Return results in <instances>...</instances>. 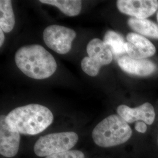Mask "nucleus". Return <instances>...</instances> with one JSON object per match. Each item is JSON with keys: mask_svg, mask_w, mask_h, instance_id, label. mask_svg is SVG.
I'll use <instances>...</instances> for the list:
<instances>
[{"mask_svg": "<svg viewBox=\"0 0 158 158\" xmlns=\"http://www.w3.org/2000/svg\"><path fill=\"white\" fill-rule=\"evenodd\" d=\"M127 42L125 48L128 56L135 59H145L152 56L156 52V48L152 43L139 34L131 32L127 35Z\"/></svg>", "mask_w": 158, "mask_h": 158, "instance_id": "obj_9", "label": "nucleus"}, {"mask_svg": "<svg viewBox=\"0 0 158 158\" xmlns=\"http://www.w3.org/2000/svg\"><path fill=\"white\" fill-rule=\"evenodd\" d=\"M89 56L85 57L81 61V68L90 76H96L102 66L112 62L113 53L103 40L94 38L91 40L87 46Z\"/></svg>", "mask_w": 158, "mask_h": 158, "instance_id": "obj_5", "label": "nucleus"}, {"mask_svg": "<svg viewBox=\"0 0 158 158\" xmlns=\"http://www.w3.org/2000/svg\"><path fill=\"white\" fill-rule=\"evenodd\" d=\"M135 128L138 132L143 134L147 131V124H145L143 121H138L136 123L135 125Z\"/></svg>", "mask_w": 158, "mask_h": 158, "instance_id": "obj_17", "label": "nucleus"}, {"mask_svg": "<svg viewBox=\"0 0 158 158\" xmlns=\"http://www.w3.org/2000/svg\"><path fill=\"white\" fill-rule=\"evenodd\" d=\"M76 36V33L73 29L57 25H50L44 31V40L46 45L61 55L70 51Z\"/></svg>", "mask_w": 158, "mask_h": 158, "instance_id": "obj_6", "label": "nucleus"}, {"mask_svg": "<svg viewBox=\"0 0 158 158\" xmlns=\"http://www.w3.org/2000/svg\"><path fill=\"white\" fill-rule=\"evenodd\" d=\"M15 19L10 0L0 1V28L6 33L10 32L15 26Z\"/></svg>", "mask_w": 158, "mask_h": 158, "instance_id": "obj_13", "label": "nucleus"}, {"mask_svg": "<svg viewBox=\"0 0 158 158\" xmlns=\"http://www.w3.org/2000/svg\"><path fill=\"white\" fill-rule=\"evenodd\" d=\"M130 28L142 35L158 40V26L147 19H138L131 17L128 21Z\"/></svg>", "mask_w": 158, "mask_h": 158, "instance_id": "obj_12", "label": "nucleus"}, {"mask_svg": "<svg viewBox=\"0 0 158 158\" xmlns=\"http://www.w3.org/2000/svg\"><path fill=\"white\" fill-rule=\"evenodd\" d=\"M119 66L127 73L139 76H147L153 73L156 66L148 59H135L124 56L118 60Z\"/></svg>", "mask_w": 158, "mask_h": 158, "instance_id": "obj_11", "label": "nucleus"}, {"mask_svg": "<svg viewBox=\"0 0 158 158\" xmlns=\"http://www.w3.org/2000/svg\"><path fill=\"white\" fill-rule=\"evenodd\" d=\"M78 141V135L74 132H63L40 137L34 145V152L40 157L65 152L72 149Z\"/></svg>", "mask_w": 158, "mask_h": 158, "instance_id": "obj_4", "label": "nucleus"}, {"mask_svg": "<svg viewBox=\"0 0 158 158\" xmlns=\"http://www.w3.org/2000/svg\"><path fill=\"white\" fill-rule=\"evenodd\" d=\"M157 20H158V14H157Z\"/></svg>", "mask_w": 158, "mask_h": 158, "instance_id": "obj_19", "label": "nucleus"}, {"mask_svg": "<svg viewBox=\"0 0 158 158\" xmlns=\"http://www.w3.org/2000/svg\"></svg>", "mask_w": 158, "mask_h": 158, "instance_id": "obj_20", "label": "nucleus"}, {"mask_svg": "<svg viewBox=\"0 0 158 158\" xmlns=\"http://www.w3.org/2000/svg\"><path fill=\"white\" fill-rule=\"evenodd\" d=\"M117 111L121 118L128 124L142 121L148 125L152 124L155 118L152 105L145 102L137 107L130 108L126 105L119 106Z\"/></svg>", "mask_w": 158, "mask_h": 158, "instance_id": "obj_10", "label": "nucleus"}, {"mask_svg": "<svg viewBox=\"0 0 158 158\" xmlns=\"http://www.w3.org/2000/svg\"><path fill=\"white\" fill-rule=\"evenodd\" d=\"M15 60L19 70L32 79H47L56 70L55 58L40 45L21 47L16 52Z\"/></svg>", "mask_w": 158, "mask_h": 158, "instance_id": "obj_2", "label": "nucleus"}, {"mask_svg": "<svg viewBox=\"0 0 158 158\" xmlns=\"http://www.w3.org/2000/svg\"><path fill=\"white\" fill-rule=\"evenodd\" d=\"M132 134V130L124 119L113 114L96 125L92 132V138L98 146L109 148L124 143Z\"/></svg>", "mask_w": 158, "mask_h": 158, "instance_id": "obj_3", "label": "nucleus"}, {"mask_svg": "<svg viewBox=\"0 0 158 158\" xmlns=\"http://www.w3.org/2000/svg\"><path fill=\"white\" fill-rule=\"evenodd\" d=\"M0 37H1V39H0V46L2 45L3 43H4V41L5 40V36H4V31L0 28Z\"/></svg>", "mask_w": 158, "mask_h": 158, "instance_id": "obj_18", "label": "nucleus"}, {"mask_svg": "<svg viewBox=\"0 0 158 158\" xmlns=\"http://www.w3.org/2000/svg\"><path fill=\"white\" fill-rule=\"evenodd\" d=\"M20 143V134L9 125L6 116L0 117V153L1 155L11 158L17 154Z\"/></svg>", "mask_w": 158, "mask_h": 158, "instance_id": "obj_8", "label": "nucleus"}, {"mask_svg": "<svg viewBox=\"0 0 158 158\" xmlns=\"http://www.w3.org/2000/svg\"><path fill=\"white\" fill-rule=\"evenodd\" d=\"M103 41L116 56L123 55L126 52L123 37L114 31H107L104 35Z\"/></svg>", "mask_w": 158, "mask_h": 158, "instance_id": "obj_15", "label": "nucleus"}, {"mask_svg": "<svg viewBox=\"0 0 158 158\" xmlns=\"http://www.w3.org/2000/svg\"><path fill=\"white\" fill-rule=\"evenodd\" d=\"M6 122L14 130L23 135H37L51 125L53 115L45 106L31 104L16 108L6 116Z\"/></svg>", "mask_w": 158, "mask_h": 158, "instance_id": "obj_1", "label": "nucleus"}, {"mask_svg": "<svg viewBox=\"0 0 158 158\" xmlns=\"http://www.w3.org/2000/svg\"><path fill=\"white\" fill-rule=\"evenodd\" d=\"M117 6L121 13L138 19H146L158 8L156 0H118Z\"/></svg>", "mask_w": 158, "mask_h": 158, "instance_id": "obj_7", "label": "nucleus"}, {"mask_svg": "<svg viewBox=\"0 0 158 158\" xmlns=\"http://www.w3.org/2000/svg\"><path fill=\"white\" fill-rule=\"evenodd\" d=\"M46 158H85L84 153L78 150H69L51 155Z\"/></svg>", "mask_w": 158, "mask_h": 158, "instance_id": "obj_16", "label": "nucleus"}, {"mask_svg": "<svg viewBox=\"0 0 158 158\" xmlns=\"http://www.w3.org/2000/svg\"><path fill=\"white\" fill-rule=\"evenodd\" d=\"M40 2L56 6L69 17L78 15L82 7L81 1L79 0H40Z\"/></svg>", "mask_w": 158, "mask_h": 158, "instance_id": "obj_14", "label": "nucleus"}]
</instances>
